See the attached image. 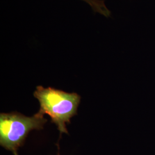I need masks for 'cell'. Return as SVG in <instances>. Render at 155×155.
Segmentation results:
<instances>
[{
    "mask_svg": "<svg viewBox=\"0 0 155 155\" xmlns=\"http://www.w3.org/2000/svg\"><path fill=\"white\" fill-rule=\"evenodd\" d=\"M33 95L40 104L39 114L48 115L61 133H68L66 124L70 123V119L77 114L81 96L75 93H69L41 86L36 87Z\"/></svg>",
    "mask_w": 155,
    "mask_h": 155,
    "instance_id": "1",
    "label": "cell"
},
{
    "mask_svg": "<svg viewBox=\"0 0 155 155\" xmlns=\"http://www.w3.org/2000/svg\"><path fill=\"white\" fill-rule=\"evenodd\" d=\"M47 120L37 113L27 117L17 112L0 114V145L18 155L17 150L24 143L28 133L43 129Z\"/></svg>",
    "mask_w": 155,
    "mask_h": 155,
    "instance_id": "2",
    "label": "cell"
},
{
    "mask_svg": "<svg viewBox=\"0 0 155 155\" xmlns=\"http://www.w3.org/2000/svg\"><path fill=\"white\" fill-rule=\"evenodd\" d=\"M90 5L95 12L99 13L106 17L110 16V12L106 6L103 0H82Z\"/></svg>",
    "mask_w": 155,
    "mask_h": 155,
    "instance_id": "3",
    "label": "cell"
}]
</instances>
